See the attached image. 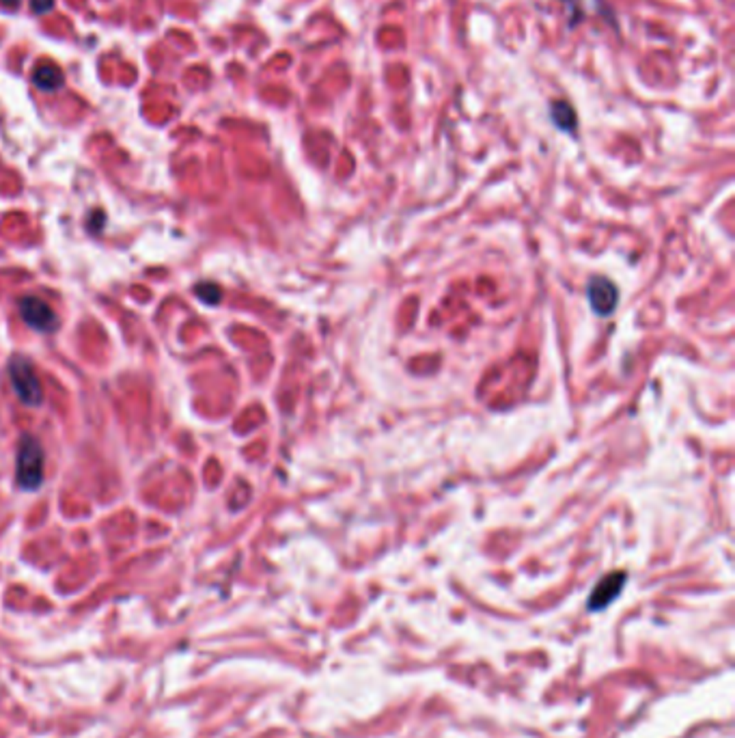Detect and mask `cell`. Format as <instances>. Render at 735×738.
Wrapping results in <instances>:
<instances>
[{"label": "cell", "mask_w": 735, "mask_h": 738, "mask_svg": "<svg viewBox=\"0 0 735 738\" xmlns=\"http://www.w3.org/2000/svg\"><path fill=\"white\" fill-rule=\"evenodd\" d=\"M43 447L35 436H22L18 445V458H15V473L18 484L24 490H37L43 481Z\"/></svg>", "instance_id": "6da1fadb"}, {"label": "cell", "mask_w": 735, "mask_h": 738, "mask_svg": "<svg viewBox=\"0 0 735 738\" xmlns=\"http://www.w3.org/2000/svg\"><path fill=\"white\" fill-rule=\"evenodd\" d=\"M9 378L13 384V391L26 406H39L43 402V389L39 376L35 374V367L24 357H15L9 363Z\"/></svg>", "instance_id": "7a4b0ae2"}, {"label": "cell", "mask_w": 735, "mask_h": 738, "mask_svg": "<svg viewBox=\"0 0 735 738\" xmlns=\"http://www.w3.org/2000/svg\"><path fill=\"white\" fill-rule=\"evenodd\" d=\"M586 298H589L591 309L599 315V317H608L615 309H617V300H619V290L617 285L606 279V277H593L586 285Z\"/></svg>", "instance_id": "3957f363"}, {"label": "cell", "mask_w": 735, "mask_h": 738, "mask_svg": "<svg viewBox=\"0 0 735 738\" xmlns=\"http://www.w3.org/2000/svg\"><path fill=\"white\" fill-rule=\"evenodd\" d=\"M20 313H22L24 322L30 328L39 330V333H52L56 328V315L41 298H35V296L22 298L20 300Z\"/></svg>", "instance_id": "277c9868"}, {"label": "cell", "mask_w": 735, "mask_h": 738, "mask_svg": "<svg viewBox=\"0 0 735 738\" xmlns=\"http://www.w3.org/2000/svg\"><path fill=\"white\" fill-rule=\"evenodd\" d=\"M626 581H628L626 572H610V574H606V576H604V579L593 587L586 607H589L591 611H601V609H606V607L619 596V593H621Z\"/></svg>", "instance_id": "5b68a950"}, {"label": "cell", "mask_w": 735, "mask_h": 738, "mask_svg": "<svg viewBox=\"0 0 735 738\" xmlns=\"http://www.w3.org/2000/svg\"><path fill=\"white\" fill-rule=\"evenodd\" d=\"M65 83V74L56 65H41L32 74V85L39 91H56Z\"/></svg>", "instance_id": "8992f818"}, {"label": "cell", "mask_w": 735, "mask_h": 738, "mask_svg": "<svg viewBox=\"0 0 735 738\" xmlns=\"http://www.w3.org/2000/svg\"><path fill=\"white\" fill-rule=\"evenodd\" d=\"M552 119L565 132H574L576 130V112L567 102H554L552 104Z\"/></svg>", "instance_id": "52a82bcc"}, {"label": "cell", "mask_w": 735, "mask_h": 738, "mask_svg": "<svg viewBox=\"0 0 735 738\" xmlns=\"http://www.w3.org/2000/svg\"><path fill=\"white\" fill-rule=\"evenodd\" d=\"M197 296H199L203 302H207V304H216V302L220 300V290H218L214 283H201V285L197 287Z\"/></svg>", "instance_id": "ba28073f"}, {"label": "cell", "mask_w": 735, "mask_h": 738, "mask_svg": "<svg viewBox=\"0 0 735 738\" xmlns=\"http://www.w3.org/2000/svg\"><path fill=\"white\" fill-rule=\"evenodd\" d=\"M54 7V0H30V9L37 15H43Z\"/></svg>", "instance_id": "9c48e42d"}, {"label": "cell", "mask_w": 735, "mask_h": 738, "mask_svg": "<svg viewBox=\"0 0 735 738\" xmlns=\"http://www.w3.org/2000/svg\"><path fill=\"white\" fill-rule=\"evenodd\" d=\"M0 3H3L5 7H18L20 0H0Z\"/></svg>", "instance_id": "30bf717a"}]
</instances>
